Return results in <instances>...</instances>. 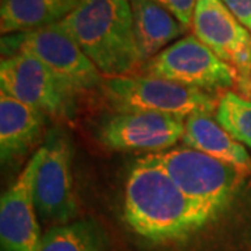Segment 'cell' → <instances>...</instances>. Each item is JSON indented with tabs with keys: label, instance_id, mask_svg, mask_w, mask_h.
Returning a JSON list of instances; mask_svg holds the SVG:
<instances>
[{
	"label": "cell",
	"instance_id": "cell-1",
	"mask_svg": "<svg viewBox=\"0 0 251 251\" xmlns=\"http://www.w3.org/2000/svg\"><path fill=\"white\" fill-rule=\"evenodd\" d=\"M125 219L152 243L184 242L212 224L151 155L135 162L125 190Z\"/></svg>",
	"mask_w": 251,
	"mask_h": 251
},
{
	"label": "cell",
	"instance_id": "cell-2",
	"mask_svg": "<svg viewBox=\"0 0 251 251\" xmlns=\"http://www.w3.org/2000/svg\"><path fill=\"white\" fill-rule=\"evenodd\" d=\"M56 24L80 46L102 75H127L143 63L128 0H81Z\"/></svg>",
	"mask_w": 251,
	"mask_h": 251
},
{
	"label": "cell",
	"instance_id": "cell-3",
	"mask_svg": "<svg viewBox=\"0 0 251 251\" xmlns=\"http://www.w3.org/2000/svg\"><path fill=\"white\" fill-rule=\"evenodd\" d=\"M150 155L212 222L233 202L247 176L232 165L188 147Z\"/></svg>",
	"mask_w": 251,
	"mask_h": 251
},
{
	"label": "cell",
	"instance_id": "cell-4",
	"mask_svg": "<svg viewBox=\"0 0 251 251\" xmlns=\"http://www.w3.org/2000/svg\"><path fill=\"white\" fill-rule=\"evenodd\" d=\"M105 97L117 113L148 112L181 119L193 115H212L215 95L147 74H127L103 82Z\"/></svg>",
	"mask_w": 251,
	"mask_h": 251
},
{
	"label": "cell",
	"instance_id": "cell-5",
	"mask_svg": "<svg viewBox=\"0 0 251 251\" xmlns=\"http://www.w3.org/2000/svg\"><path fill=\"white\" fill-rule=\"evenodd\" d=\"M18 52L32 54L44 63L74 95L103 85V75L97 66L57 24L1 36L3 57Z\"/></svg>",
	"mask_w": 251,
	"mask_h": 251
},
{
	"label": "cell",
	"instance_id": "cell-6",
	"mask_svg": "<svg viewBox=\"0 0 251 251\" xmlns=\"http://www.w3.org/2000/svg\"><path fill=\"white\" fill-rule=\"evenodd\" d=\"M143 74L176 84L215 92L236 88L239 77L232 66L221 60L196 35H188L165 48L141 66Z\"/></svg>",
	"mask_w": 251,
	"mask_h": 251
},
{
	"label": "cell",
	"instance_id": "cell-7",
	"mask_svg": "<svg viewBox=\"0 0 251 251\" xmlns=\"http://www.w3.org/2000/svg\"><path fill=\"white\" fill-rule=\"evenodd\" d=\"M0 90L1 94L57 119H69L75 110V95L44 63L25 52L1 59Z\"/></svg>",
	"mask_w": 251,
	"mask_h": 251
},
{
	"label": "cell",
	"instance_id": "cell-8",
	"mask_svg": "<svg viewBox=\"0 0 251 251\" xmlns=\"http://www.w3.org/2000/svg\"><path fill=\"white\" fill-rule=\"evenodd\" d=\"M191 27L204 45L236 70L239 95L251 99L250 29L221 0H197Z\"/></svg>",
	"mask_w": 251,
	"mask_h": 251
},
{
	"label": "cell",
	"instance_id": "cell-9",
	"mask_svg": "<svg viewBox=\"0 0 251 251\" xmlns=\"http://www.w3.org/2000/svg\"><path fill=\"white\" fill-rule=\"evenodd\" d=\"M45 155L36 172L34 201L36 212L45 221L70 224L78 215L72 173V145L60 130H52L45 143Z\"/></svg>",
	"mask_w": 251,
	"mask_h": 251
},
{
	"label": "cell",
	"instance_id": "cell-10",
	"mask_svg": "<svg viewBox=\"0 0 251 251\" xmlns=\"http://www.w3.org/2000/svg\"><path fill=\"white\" fill-rule=\"evenodd\" d=\"M184 123V119L171 115L125 112L106 117L99 125L98 138L109 150L156 153L183 138Z\"/></svg>",
	"mask_w": 251,
	"mask_h": 251
},
{
	"label": "cell",
	"instance_id": "cell-11",
	"mask_svg": "<svg viewBox=\"0 0 251 251\" xmlns=\"http://www.w3.org/2000/svg\"><path fill=\"white\" fill-rule=\"evenodd\" d=\"M45 155L42 145L13 186L1 196L0 201V244L1 251H39L41 232L36 221L34 184L36 172Z\"/></svg>",
	"mask_w": 251,
	"mask_h": 251
},
{
	"label": "cell",
	"instance_id": "cell-12",
	"mask_svg": "<svg viewBox=\"0 0 251 251\" xmlns=\"http://www.w3.org/2000/svg\"><path fill=\"white\" fill-rule=\"evenodd\" d=\"M45 116L41 110L0 92L1 162L24 156L42 138Z\"/></svg>",
	"mask_w": 251,
	"mask_h": 251
},
{
	"label": "cell",
	"instance_id": "cell-13",
	"mask_svg": "<svg viewBox=\"0 0 251 251\" xmlns=\"http://www.w3.org/2000/svg\"><path fill=\"white\" fill-rule=\"evenodd\" d=\"M181 140L191 150L232 165L246 175L251 173V158L247 150L215 122L211 115H193L187 117Z\"/></svg>",
	"mask_w": 251,
	"mask_h": 251
},
{
	"label": "cell",
	"instance_id": "cell-14",
	"mask_svg": "<svg viewBox=\"0 0 251 251\" xmlns=\"http://www.w3.org/2000/svg\"><path fill=\"white\" fill-rule=\"evenodd\" d=\"M137 46L143 62H148L187 29L171 11L155 0H128Z\"/></svg>",
	"mask_w": 251,
	"mask_h": 251
},
{
	"label": "cell",
	"instance_id": "cell-15",
	"mask_svg": "<svg viewBox=\"0 0 251 251\" xmlns=\"http://www.w3.org/2000/svg\"><path fill=\"white\" fill-rule=\"evenodd\" d=\"M81 0H1V35L21 34L62 21Z\"/></svg>",
	"mask_w": 251,
	"mask_h": 251
},
{
	"label": "cell",
	"instance_id": "cell-16",
	"mask_svg": "<svg viewBox=\"0 0 251 251\" xmlns=\"http://www.w3.org/2000/svg\"><path fill=\"white\" fill-rule=\"evenodd\" d=\"M39 251H112L105 230L92 219L50 227L41 239Z\"/></svg>",
	"mask_w": 251,
	"mask_h": 251
},
{
	"label": "cell",
	"instance_id": "cell-17",
	"mask_svg": "<svg viewBox=\"0 0 251 251\" xmlns=\"http://www.w3.org/2000/svg\"><path fill=\"white\" fill-rule=\"evenodd\" d=\"M216 122L224 127L236 141L251 150V99L236 92H225L219 98L215 112Z\"/></svg>",
	"mask_w": 251,
	"mask_h": 251
},
{
	"label": "cell",
	"instance_id": "cell-18",
	"mask_svg": "<svg viewBox=\"0 0 251 251\" xmlns=\"http://www.w3.org/2000/svg\"><path fill=\"white\" fill-rule=\"evenodd\" d=\"M155 1L163 6L168 11H171L186 29L193 25V17H194L197 0H155Z\"/></svg>",
	"mask_w": 251,
	"mask_h": 251
},
{
	"label": "cell",
	"instance_id": "cell-19",
	"mask_svg": "<svg viewBox=\"0 0 251 251\" xmlns=\"http://www.w3.org/2000/svg\"><path fill=\"white\" fill-rule=\"evenodd\" d=\"M229 11L251 31V0H221Z\"/></svg>",
	"mask_w": 251,
	"mask_h": 251
}]
</instances>
